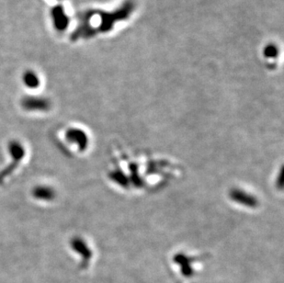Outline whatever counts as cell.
<instances>
[{"instance_id": "5", "label": "cell", "mask_w": 284, "mask_h": 283, "mask_svg": "<svg viewBox=\"0 0 284 283\" xmlns=\"http://www.w3.org/2000/svg\"><path fill=\"white\" fill-rule=\"evenodd\" d=\"M203 258V256H191L186 252L178 251L172 256V261L180 267V272L186 278H191L194 274L193 263Z\"/></svg>"}, {"instance_id": "7", "label": "cell", "mask_w": 284, "mask_h": 283, "mask_svg": "<svg viewBox=\"0 0 284 283\" xmlns=\"http://www.w3.org/2000/svg\"><path fill=\"white\" fill-rule=\"evenodd\" d=\"M32 196L38 201L42 202H52L55 199V191L53 187H49L46 185L37 186L32 191Z\"/></svg>"}, {"instance_id": "8", "label": "cell", "mask_w": 284, "mask_h": 283, "mask_svg": "<svg viewBox=\"0 0 284 283\" xmlns=\"http://www.w3.org/2000/svg\"><path fill=\"white\" fill-rule=\"evenodd\" d=\"M23 106L25 108L26 111L30 112H43V111H47L49 109L48 103L44 101H26L23 103Z\"/></svg>"}, {"instance_id": "6", "label": "cell", "mask_w": 284, "mask_h": 283, "mask_svg": "<svg viewBox=\"0 0 284 283\" xmlns=\"http://www.w3.org/2000/svg\"><path fill=\"white\" fill-rule=\"evenodd\" d=\"M70 245L75 252H77V254L79 253L81 256H83V258L86 259L85 261H88L91 258V248L88 246V243L86 240L84 239V237L74 236L70 242Z\"/></svg>"}, {"instance_id": "1", "label": "cell", "mask_w": 284, "mask_h": 283, "mask_svg": "<svg viewBox=\"0 0 284 283\" xmlns=\"http://www.w3.org/2000/svg\"><path fill=\"white\" fill-rule=\"evenodd\" d=\"M113 150L107 178L122 193L157 191L180 175V166L169 158L145 152L131 153L117 146Z\"/></svg>"}, {"instance_id": "3", "label": "cell", "mask_w": 284, "mask_h": 283, "mask_svg": "<svg viewBox=\"0 0 284 283\" xmlns=\"http://www.w3.org/2000/svg\"><path fill=\"white\" fill-rule=\"evenodd\" d=\"M9 153L11 155L12 161L10 166H7L5 169L1 171L0 184L4 183L6 179L11 176V174H13L17 167L20 166V164L22 163V161L26 155V150L21 142L17 140H12L9 144Z\"/></svg>"}, {"instance_id": "2", "label": "cell", "mask_w": 284, "mask_h": 283, "mask_svg": "<svg viewBox=\"0 0 284 283\" xmlns=\"http://www.w3.org/2000/svg\"><path fill=\"white\" fill-rule=\"evenodd\" d=\"M229 203L235 207L246 212H256L262 207L261 198L251 187L236 185L227 193Z\"/></svg>"}, {"instance_id": "4", "label": "cell", "mask_w": 284, "mask_h": 283, "mask_svg": "<svg viewBox=\"0 0 284 283\" xmlns=\"http://www.w3.org/2000/svg\"><path fill=\"white\" fill-rule=\"evenodd\" d=\"M65 140L68 144L75 147L76 151L80 154H85L90 146V136L86 129L81 127H69L65 131Z\"/></svg>"}]
</instances>
